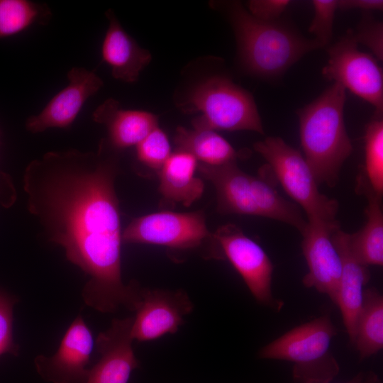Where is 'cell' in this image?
<instances>
[{
    "mask_svg": "<svg viewBox=\"0 0 383 383\" xmlns=\"http://www.w3.org/2000/svg\"><path fill=\"white\" fill-rule=\"evenodd\" d=\"M101 140L96 151H51L31 161L23 175L27 208L43 235L64 250L67 260L88 277L85 304L111 313L135 312L141 284L121 273L117 155Z\"/></svg>",
    "mask_w": 383,
    "mask_h": 383,
    "instance_id": "cell-1",
    "label": "cell"
},
{
    "mask_svg": "<svg viewBox=\"0 0 383 383\" xmlns=\"http://www.w3.org/2000/svg\"><path fill=\"white\" fill-rule=\"evenodd\" d=\"M240 60L250 74L262 78L281 76L306 54L321 48L289 24L263 21L252 16L239 2L227 8Z\"/></svg>",
    "mask_w": 383,
    "mask_h": 383,
    "instance_id": "cell-2",
    "label": "cell"
},
{
    "mask_svg": "<svg viewBox=\"0 0 383 383\" xmlns=\"http://www.w3.org/2000/svg\"><path fill=\"white\" fill-rule=\"evenodd\" d=\"M345 89L333 83L298 111L304 157L318 184L335 187L340 169L353 151L343 110Z\"/></svg>",
    "mask_w": 383,
    "mask_h": 383,
    "instance_id": "cell-3",
    "label": "cell"
},
{
    "mask_svg": "<svg viewBox=\"0 0 383 383\" xmlns=\"http://www.w3.org/2000/svg\"><path fill=\"white\" fill-rule=\"evenodd\" d=\"M197 170L213 185L220 213L262 216L292 226L301 234L304 231L307 221L298 206L282 197L261 175L243 172L236 162L218 166L199 162Z\"/></svg>",
    "mask_w": 383,
    "mask_h": 383,
    "instance_id": "cell-4",
    "label": "cell"
},
{
    "mask_svg": "<svg viewBox=\"0 0 383 383\" xmlns=\"http://www.w3.org/2000/svg\"><path fill=\"white\" fill-rule=\"evenodd\" d=\"M337 335L330 313L297 326L264 345L257 357L292 363L295 383H330L340 365L331 350Z\"/></svg>",
    "mask_w": 383,
    "mask_h": 383,
    "instance_id": "cell-5",
    "label": "cell"
},
{
    "mask_svg": "<svg viewBox=\"0 0 383 383\" xmlns=\"http://www.w3.org/2000/svg\"><path fill=\"white\" fill-rule=\"evenodd\" d=\"M122 242L165 246L175 261L193 253L206 260H225L219 243L207 228L203 211H162L135 218L122 232Z\"/></svg>",
    "mask_w": 383,
    "mask_h": 383,
    "instance_id": "cell-6",
    "label": "cell"
},
{
    "mask_svg": "<svg viewBox=\"0 0 383 383\" xmlns=\"http://www.w3.org/2000/svg\"><path fill=\"white\" fill-rule=\"evenodd\" d=\"M201 113L192 121L195 128L252 131L264 134L252 96L226 77H210L194 87L184 105Z\"/></svg>",
    "mask_w": 383,
    "mask_h": 383,
    "instance_id": "cell-7",
    "label": "cell"
},
{
    "mask_svg": "<svg viewBox=\"0 0 383 383\" xmlns=\"http://www.w3.org/2000/svg\"><path fill=\"white\" fill-rule=\"evenodd\" d=\"M253 147L266 160L285 192L303 209L308 219L337 221L338 202L319 192L311 170L298 150L274 136L267 137Z\"/></svg>",
    "mask_w": 383,
    "mask_h": 383,
    "instance_id": "cell-8",
    "label": "cell"
},
{
    "mask_svg": "<svg viewBox=\"0 0 383 383\" xmlns=\"http://www.w3.org/2000/svg\"><path fill=\"white\" fill-rule=\"evenodd\" d=\"M328 60L322 74L370 103L375 117L383 112V72L372 55L361 52L350 30L327 48Z\"/></svg>",
    "mask_w": 383,
    "mask_h": 383,
    "instance_id": "cell-9",
    "label": "cell"
},
{
    "mask_svg": "<svg viewBox=\"0 0 383 383\" xmlns=\"http://www.w3.org/2000/svg\"><path fill=\"white\" fill-rule=\"evenodd\" d=\"M225 260L240 274L254 299L261 305L279 312L284 303L273 295V264L255 241L233 223L220 226L213 233Z\"/></svg>",
    "mask_w": 383,
    "mask_h": 383,
    "instance_id": "cell-10",
    "label": "cell"
},
{
    "mask_svg": "<svg viewBox=\"0 0 383 383\" xmlns=\"http://www.w3.org/2000/svg\"><path fill=\"white\" fill-rule=\"evenodd\" d=\"M306 221L301 246L308 272L302 283L307 288L327 295L335 304L342 262L331 235L340 224L338 221H328L318 218Z\"/></svg>",
    "mask_w": 383,
    "mask_h": 383,
    "instance_id": "cell-11",
    "label": "cell"
},
{
    "mask_svg": "<svg viewBox=\"0 0 383 383\" xmlns=\"http://www.w3.org/2000/svg\"><path fill=\"white\" fill-rule=\"evenodd\" d=\"M142 302L135 311L131 328L133 340L150 341L178 331L194 305L182 289L142 287Z\"/></svg>",
    "mask_w": 383,
    "mask_h": 383,
    "instance_id": "cell-12",
    "label": "cell"
},
{
    "mask_svg": "<svg viewBox=\"0 0 383 383\" xmlns=\"http://www.w3.org/2000/svg\"><path fill=\"white\" fill-rule=\"evenodd\" d=\"M94 344L90 329L79 315L68 327L53 355L35 357L36 372L50 383H87L89 372L87 366Z\"/></svg>",
    "mask_w": 383,
    "mask_h": 383,
    "instance_id": "cell-13",
    "label": "cell"
},
{
    "mask_svg": "<svg viewBox=\"0 0 383 383\" xmlns=\"http://www.w3.org/2000/svg\"><path fill=\"white\" fill-rule=\"evenodd\" d=\"M68 84L57 93L37 115L30 116L26 129L41 133L49 128H67L74 121L87 100L103 86L94 72L73 67L67 73Z\"/></svg>",
    "mask_w": 383,
    "mask_h": 383,
    "instance_id": "cell-14",
    "label": "cell"
},
{
    "mask_svg": "<svg viewBox=\"0 0 383 383\" xmlns=\"http://www.w3.org/2000/svg\"><path fill=\"white\" fill-rule=\"evenodd\" d=\"M133 321V317L114 318L98 334L95 345L100 358L89 368L87 383H128L131 372L140 366L132 347Z\"/></svg>",
    "mask_w": 383,
    "mask_h": 383,
    "instance_id": "cell-15",
    "label": "cell"
},
{
    "mask_svg": "<svg viewBox=\"0 0 383 383\" xmlns=\"http://www.w3.org/2000/svg\"><path fill=\"white\" fill-rule=\"evenodd\" d=\"M348 233L336 228L332 233V240L340 256L341 274L338 282L337 300L343 322L353 345L356 321L361 307L365 286L370 273L368 267L359 262L352 254L348 244Z\"/></svg>",
    "mask_w": 383,
    "mask_h": 383,
    "instance_id": "cell-16",
    "label": "cell"
},
{
    "mask_svg": "<svg viewBox=\"0 0 383 383\" xmlns=\"http://www.w3.org/2000/svg\"><path fill=\"white\" fill-rule=\"evenodd\" d=\"M106 15L109 27L101 45L102 60L111 67L114 78L135 82L150 62L151 54L125 31L111 10Z\"/></svg>",
    "mask_w": 383,
    "mask_h": 383,
    "instance_id": "cell-17",
    "label": "cell"
},
{
    "mask_svg": "<svg viewBox=\"0 0 383 383\" xmlns=\"http://www.w3.org/2000/svg\"><path fill=\"white\" fill-rule=\"evenodd\" d=\"M95 122L104 124L108 131L109 143L116 150L137 145L157 127L154 114L140 110H126L109 99L93 113Z\"/></svg>",
    "mask_w": 383,
    "mask_h": 383,
    "instance_id": "cell-18",
    "label": "cell"
},
{
    "mask_svg": "<svg viewBox=\"0 0 383 383\" xmlns=\"http://www.w3.org/2000/svg\"><path fill=\"white\" fill-rule=\"evenodd\" d=\"M198 161L191 154L177 150L157 172L159 192L169 203L190 206L203 194L202 179L195 176Z\"/></svg>",
    "mask_w": 383,
    "mask_h": 383,
    "instance_id": "cell-19",
    "label": "cell"
},
{
    "mask_svg": "<svg viewBox=\"0 0 383 383\" xmlns=\"http://www.w3.org/2000/svg\"><path fill=\"white\" fill-rule=\"evenodd\" d=\"M357 190L367 199V221L358 231L349 234L348 244L354 257L362 264L383 265V213L380 196L369 187L362 177L358 179Z\"/></svg>",
    "mask_w": 383,
    "mask_h": 383,
    "instance_id": "cell-20",
    "label": "cell"
},
{
    "mask_svg": "<svg viewBox=\"0 0 383 383\" xmlns=\"http://www.w3.org/2000/svg\"><path fill=\"white\" fill-rule=\"evenodd\" d=\"M174 143L177 150L193 155L199 163L218 166L236 162L238 153L233 147L215 131L178 127Z\"/></svg>",
    "mask_w": 383,
    "mask_h": 383,
    "instance_id": "cell-21",
    "label": "cell"
},
{
    "mask_svg": "<svg viewBox=\"0 0 383 383\" xmlns=\"http://www.w3.org/2000/svg\"><path fill=\"white\" fill-rule=\"evenodd\" d=\"M353 345L360 360L376 355L383 348V296L375 287L364 289Z\"/></svg>",
    "mask_w": 383,
    "mask_h": 383,
    "instance_id": "cell-22",
    "label": "cell"
},
{
    "mask_svg": "<svg viewBox=\"0 0 383 383\" xmlns=\"http://www.w3.org/2000/svg\"><path fill=\"white\" fill-rule=\"evenodd\" d=\"M51 16L46 4L28 0H0V38L48 22Z\"/></svg>",
    "mask_w": 383,
    "mask_h": 383,
    "instance_id": "cell-23",
    "label": "cell"
},
{
    "mask_svg": "<svg viewBox=\"0 0 383 383\" xmlns=\"http://www.w3.org/2000/svg\"><path fill=\"white\" fill-rule=\"evenodd\" d=\"M365 165L362 176L377 195L383 193V121L374 117L367 125L365 135Z\"/></svg>",
    "mask_w": 383,
    "mask_h": 383,
    "instance_id": "cell-24",
    "label": "cell"
},
{
    "mask_svg": "<svg viewBox=\"0 0 383 383\" xmlns=\"http://www.w3.org/2000/svg\"><path fill=\"white\" fill-rule=\"evenodd\" d=\"M165 133L158 126L136 145L138 161L147 167L159 171L171 155Z\"/></svg>",
    "mask_w": 383,
    "mask_h": 383,
    "instance_id": "cell-25",
    "label": "cell"
},
{
    "mask_svg": "<svg viewBox=\"0 0 383 383\" xmlns=\"http://www.w3.org/2000/svg\"><path fill=\"white\" fill-rule=\"evenodd\" d=\"M314 16L309 28L321 48H328L333 38L335 13L338 9L337 0H313Z\"/></svg>",
    "mask_w": 383,
    "mask_h": 383,
    "instance_id": "cell-26",
    "label": "cell"
},
{
    "mask_svg": "<svg viewBox=\"0 0 383 383\" xmlns=\"http://www.w3.org/2000/svg\"><path fill=\"white\" fill-rule=\"evenodd\" d=\"M18 299L0 287V356L11 354L18 356L19 346L13 333V308Z\"/></svg>",
    "mask_w": 383,
    "mask_h": 383,
    "instance_id": "cell-27",
    "label": "cell"
},
{
    "mask_svg": "<svg viewBox=\"0 0 383 383\" xmlns=\"http://www.w3.org/2000/svg\"><path fill=\"white\" fill-rule=\"evenodd\" d=\"M352 36L358 44L367 47L377 60H383V25L376 20L370 12H364V16L355 30H350Z\"/></svg>",
    "mask_w": 383,
    "mask_h": 383,
    "instance_id": "cell-28",
    "label": "cell"
},
{
    "mask_svg": "<svg viewBox=\"0 0 383 383\" xmlns=\"http://www.w3.org/2000/svg\"><path fill=\"white\" fill-rule=\"evenodd\" d=\"M289 0H252L248 2L249 13L263 21H275L290 4Z\"/></svg>",
    "mask_w": 383,
    "mask_h": 383,
    "instance_id": "cell-29",
    "label": "cell"
},
{
    "mask_svg": "<svg viewBox=\"0 0 383 383\" xmlns=\"http://www.w3.org/2000/svg\"><path fill=\"white\" fill-rule=\"evenodd\" d=\"M338 9L343 11L360 9L364 12L382 11V0H340L338 1Z\"/></svg>",
    "mask_w": 383,
    "mask_h": 383,
    "instance_id": "cell-30",
    "label": "cell"
},
{
    "mask_svg": "<svg viewBox=\"0 0 383 383\" xmlns=\"http://www.w3.org/2000/svg\"><path fill=\"white\" fill-rule=\"evenodd\" d=\"M345 383H382V382L374 372L362 371Z\"/></svg>",
    "mask_w": 383,
    "mask_h": 383,
    "instance_id": "cell-31",
    "label": "cell"
},
{
    "mask_svg": "<svg viewBox=\"0 0 383 383\" xmlns=\"http://www.w3.org/2000/svg\"><path fill=\"white\" fill-rule=\"evenodd\" d=\"M7 184H9V181L2 174H0V191H1V188H3L4 185Z\"/></svg>",
    "mask_w": 383,
    "mask_h": 383,
    "instance_id": "cell-32",
    "label": "cell"
}]
</instances>
